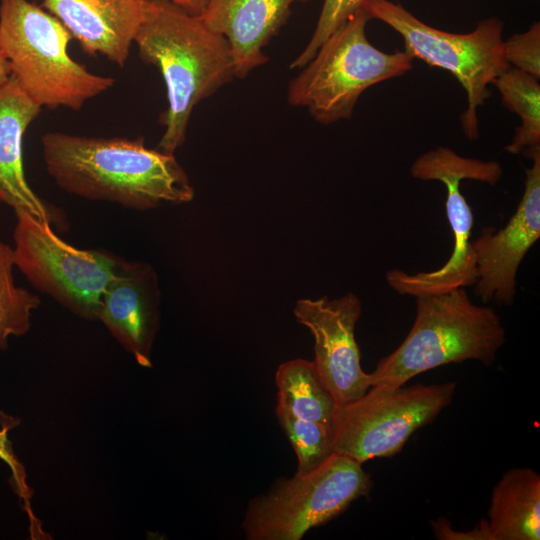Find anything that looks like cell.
I'll use <instances>...</instances> for the list:
<instances>
[{
  "instance_id": "1",
  "label": "cell",
  "mask_w": 540,
  "mask_h": 540,
  "mask_svg": "<svg viewBox=\"0 0 540 540\" xmlns=\"http://www.w3.org/2000/svg\"><path fill=\"white\" fill-rule=\"evenodd\" d=\"M49 176L78 197L147 210L194 197L174 154L145 146L144 138L89 137L50 131L41 136Z\"/></svg>"
},
{
  "instance_id": "2",
  "label": "cell",
  "mask_w": 540,
  "mask_h": 540,
  "mask_svg": "<svg viewBox=\"0 0 540 540\" xmlns=\"http://www.w3.org/2000/svg\"><path fill=\"white\" fill-rule=\"evenodd\" d=\"M134 44L165 83L168 106L158 149L174 154L185 140L194 108L235 78L228 41L202 18L165 0L145 1Z\"/></svg>"
},
{
  "instance_id": "3",
  "label": "cell",
  "mask_w": 540,
  "mask_h": 540,
  "mask_svg": "<svg viewBox=\"0 0 540 540\" xmlns=\"http://www.w3.org/2000/svg\"><path fill=\"white\" fill-rule=\"evenodd\" d=\"M414 323L402 343L370 373L371 387L405 385L415 376L450 364L495 361L506 341L500 316L474 304L465 288L416 296Z\"/></svg>"
},
{
  "instance_id": "4",
  "label": "cell",
  "mask_w": 540,
  "mask_h": 540,
  "mask_svg": "<svg viewBox=\"0 0 540 540\" xmlns=\"http://www.w3.org/2000/svg\"><path fill=\"white\" fill-rule=\"evenodd\" d=\"M71 35L29 0H0V50L11 77L41 108L79 110L115 79L90 72L68 51Z\"/></svg>"
},
{
  "instance_id": "5",
  "label": "cell",
  "mask_w": 540,
  "mask_h": 540,
  "mask_svg": "<svg viewBox=\"0 0 540 540\" xmlns=\"http://www.w3.org/2000/svg\"><path fill=\"white\" fill-rule=\"evenodd\" d=\"M362 8L334 31L287 89V101L306 108L321 125L350 119L370 87L406 74L414 58L405 51L384 52L371 44Z\"/></svg>"
},
{
  "instance_id": "6",
  "label": "cell",
  "mask_w": 540,
  "mask_h": 540,
  "mask_svg": "<svg viewBox=\"0 0 540 540\" xmlns=\"http://www.w3.org/2000/svg\"><path fill=\"white\" fill-rule=\"evenodd\" d=\"M371 19L395 30L405 52L414 59L450 72L466 93L467 106L460 115L468 140L479 136L478 109L491 93L488 86L510 66L505 57L503 23L485 18L468 33H451L432 27L402 5L389 0H366L362 7Z\"/></svg>"
},
{
  "instance_id": "7",
  "label": "cell",
  "mask_w": 540,
  "mask_h": 540,
  "mask_svg": "<svg viewBox=\"0 0 540 540\" xmlns=\"http://www.w3.org/2000/svg\"><path fill=\"white\" fill-rule=\"evenodd\" d=\"M358 461L333 453L317 468L279 480L253 498L242 523L249 540H299L310 529L343 513L372 488Z\"/></svg>"
},
{
  "instance_id": "8",
  "label": "cell",
  "mask_w": 540,
  "mask_h": 540,
  "mask_svg": "<svg viewBox=\"0 0 540 540\" xmlns=\"http://www.w3.org/2000/svg\"><path fill=\"white\" fill-rule=\"evenodd\" d=\"M14 266L37 290L81 318L98 320L103 294L121 257L78 249L31 214L15 212Z\"/></svg>"
},
{
  "instance_id": "9",
  "label": "cell",
  "mask_w": 540,
  "mask_h": 540,
  "mask_svg": "<svg viewBox=\"0 0 540 540\" xmlns=\"http://www.w3.org/2000/svg\"><path fill=\"white\" fill-rule=\"evenodd\" d=\"M456 387L455 382L370 387L361 398L338 407L334 453L361 464L396 455L450 405Z\"/></svg>"
},
{
  "instance_id": "10",
  "label": "cell",
  "mask_w": 540,
  "mask_h": 540,
  "mask_svg": "<svg viewBox=\"0 0 540 540\" xmlns=\"http://www.w3.org/2000/svg\"><path fill=\"white\" fill-rule=\"evenodd\" d=\"M413 178L439 181L446 187L445 210L453 235V250L437 270L408 274L399 269L386 273L388 285L401 295L439 294L474 285L476 257L470 241L474 224L470 205L460 191L462 180L496 185L503 169L496 161L464 157L449 147L440 146L417 157L410 167Z\"/></svg>"
},
{
  "instance_id": "11",
  "label": "cell",
  "mask_w": 540,
  "mask_h": 540,
  "mask_svg": "<svg viewBox=\"0 0 540 540\" xmlns=\"http://www.w3.org/2000/svg\"><path fill=\"white\" fill-rule=\"evenodd\" d=\"M361 312L354 293L336 299H300L294 307L297 321L313 335L317 373L339 406L361 398L372 385L370 373L362 369L355 339Z\"/></svg>"
},
{
  "instance_id": "12",
  "label": "cell",
  "mask_w": 540,
  "mask_h": 540,
  "mask_svg": "<svg viewBox=\"0 0 540 540\" xmlns=\"http://www.w3.org/2000/svg\"><path fill=\"white\" fill-rule=\"evenodd\" d=\"M530 160L523 195L505 227H485L472 241L477 267L475 294L484 303L513 304L519 266L540 237V153Z\"/></svg>"
},
{
  "instance_id": "13",
  "label": "cell",
  "mask_w": 540,
  "mask_h": 540,
  "mask_svg": "<svg viewBox=\"0 0 540 540\" xmlns=\"http://www.w3.org/2000/svg\"><path fill=\"white\" fill-rule=\"evenodd\" d=\"M160 290L154 269L145 262L120 259L102 297L100 320L143 367L159 326Z\"/></svg>"
},
{
  "instance_id": "14",
  "label": "cell",
  "mask_w": 540,
  "mask_h": 540,
  "mask_svg": "<svg viewBox=\"0 0 540 540\" xmlns=\"http://www.w3.org/2000/svg\"><path fill=\"white\" fill-rule=\"evenodd\" d=\"M90 56L102 55L123 68L143 20V0H42Z\"/></svg>"
},
{
  "instance_id": "15",
  "label": "cell",
  "mask_w": 540,
  "mask_h": 540,
  "mask_svg": "<svg viewBox=\"0 0 540 540\" xmlns=\"http://www.w3.org/2000/svg\"><path fill=\"white\" fill-rule=\"evenodd\" d=\"M309 0H208L200 15L229 43L235 77L245 78L268 57L264 47L276 36L296 2Z\"/></svg>"
},
{
  "instance_id": "16",
  "label": "cell",
  "mask_w": 540,
  "mask_h": 540,
  "mask_svg": "<svg viewBox=\"0 0 540 540\" xmlns=\"http://www.w3.org/2000/svg\"><path fill=\"white\" fill-rule=\"evenodd\" d=\"M41 110L12 77L0 87V202L51 223L53 212L29 186L23 167V136Z\"/></svg>"
},
{
  "instance_id": "17",
  "label": "cell",
  "mask_w": 540,
  "mask_h": 540,
  "mask_svg": "<svg viewBox=\"0 0 540 540\" xmlns=\"http://www.w3.org/2000/svg\"><path fill=\"white\" fill-rule=\"evenodd\" d=\"M487 521L493 540H539L540 475L528 467L503 473L492 490Z\"/></svg>"
},
{
  "instance_id": "18",
  "label": "cell",
  "mask_w": 540,
  "mask_h": 540,
  "mask_svg": "<svg viewBox=\"0 0 540 540\" xmlns=\"http://www.w3.org/2000/svg\"><path fill=\"white\" fill-rule=\"evenodd\" d=\"M277 406L292 416L333 429L338 403L320 379L313 361L282 363L275 374Z\"/></svg>"
},
{
  "instance_id": "19",
  "label": "cell",
  "mask_w": 540,
  "mask_h": 540,
  "mask_svg": "<svg viewBox=\"0 0 540 540\" xmlns=\"http://www.w3.org/2000/svg\"><path fill=\"white\" fill-rule=\"evenodd\" d=\"M492 85L498 90L502 104L520 119L511 142L505 147L510 154L522 153L531 159L540 153V84L539 78L509 67Z\"/></svg>"
},
{
  "instance_id": "20",
  "label": "cell",
  "mask_w": 540,
  "mask_h": 540,
  "mask_svg": "<svg viewBox=\"0 0 540 540\" xmlns=\"http://www.w3.org/2000/svg\"><path fill=\"white\" fill-rule=\"evenodd\" d=\"M12 248L0 242V348L5 349L10 336H22L31 326L32 311L40 297L15 284Z\"/></svg>"
},
{
  "instance_id": "21",
  "label": "cell",
  "mask_w": 540,
  "mask_h": 540,
  "mask_svg": "<svg viewBox=\"0 0 540 540\" xmlns=\"http://www.w3.org/2000/svg\"><path fill=\"white\" fill-rule=\"evenodd\" d=\"M277 419L298 459L297 472H309L334 453V431L321 423L301 420L276 407Z\"/></svg>"
},
{
  "instance_id": "22",
  "label": "cell",
  "mask_w": 540,
  "mask_h": 540,
  "mask_svg": "<svg viewBox=\"0 0 540 540\" xmlns=\"http://www.w3.org/2000/svg\"><path fill=\"white\" fill-rule=\"evenodd\" d=\"M366 0H323L315 29L305 48L292 60L291 69H301L315 55L322 43L356 11Z\"/></svg>"
},
{
  "instance_id": "23",
  "label": "cell",
  "mask_w": 540,
  "mask_h": 540,
  "mask_svg": "<svg viewBox=\"0 0 540 540\" xmlns=\"http://www.w3.org/2000/svg\"><path fill=\"white\" fill-rule=\"evenodd\" d=\"M504 51L510 67L540 78V23L504 40Z\"/></svg>"
},
{
  "instance_id": "24",
  "label": "cell",
  "mask_w": 540,
  "mask_h": 540,
  "mask_svg": "<svg viewBox=\"0 0 540 540\" xmlns=\"http://www.w3.org/2000/svg\"><path fill=\"white\" fill-rule=\"evenodd\" d=\"M6 418V416L3 417L4 420L0 429V459L10 468L12 472L13 487L21 500H23L31 520H34L29 504L30 492L29 487L26 484V472L23 465L17 459L13 451L12 443L8 438L9 430L18 425V421L13 418L6 420Z\"/></svg>"
},
{
  "instance_id": "25",
  "label": "cell",
  "mask_w": 540,
  "mask_h": 540,
  "mask_svg": "<svg viewBox=\"0 0 540 540\" xmlns=\"http://www.w3.org/2000/svg\"><path fill=\"white\" fill-rule=\"evenodd\" d=\"M434 535L440 540H493L487 519H482L470 531H456L452 528L451 522L439 517L431 521Z\"/></svg>"
},
{
  "instance_id": "26",
  "label": "cell",
  "mask_w": 540,
  "mask_h": 540,
  "mask_svg": "<svg viewBox=\"0 0 540 540\" xmlns=\"http://www.w3.org/2000/svg\"><path fill=\"white\" fill-rule=\"evenodd\" d=\"M143 1H150V0H143ZM165 1L171 2L174 5L185 10L186 12L193 15H198V16H200L203 13L208 2V0H165Z\"/></svg>"
},
{
  "instance_id": "27",
  "label": "cell",
  "mask_w": 540,
  "mask_h": 540,
  "mask_svg": "<svg viewBox=\"0 0 540 540\" xmlns=\"http://www.w3.org/2000/svg\"><path fill=\"white\" fill-rule=\"evenodd\" d=\"M11 77L10 67L0 50V87H2Z\"/></svg>"
}]
</instances>
